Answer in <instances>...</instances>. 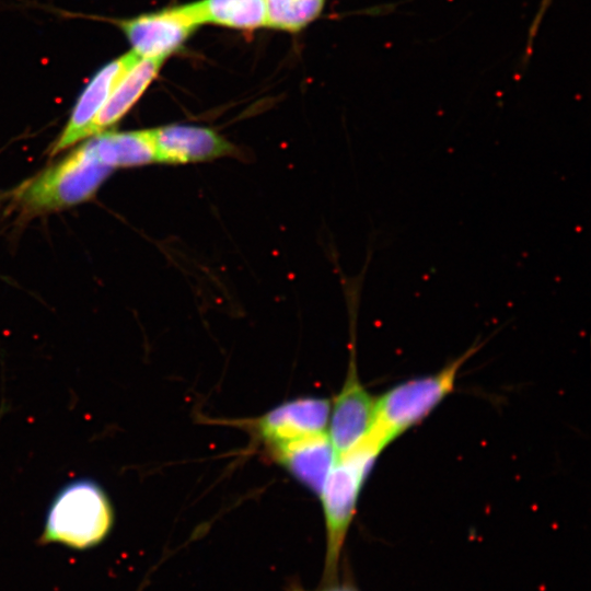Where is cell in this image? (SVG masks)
<instances>
[{
    "instance_id": "11",
    "label": "cell",
    "mask_w": 591,
    "mask_h": 591,
    "mask_svg": "<svg viewBox=\"0 0 591 591\" xmlns=\"http://www.w3.org/2000/svg\"><path fill=\"white\" fill-rule=\"evenodd\" d=\"M164 60L138 58L118 81L95 117L89 137L105 131L120 120L157 78Z\"/></svg>"
},
{
    "instance_id": "12",
    "label": "cell",
    "mask_w": 591,
    "mask_h": 591,
    "mask_svg": "<svg viewBox=\"0 0 591 591\" xmlns=\"http://www.w3.org/2000/svg\"><path fill=\"white\" fill-rule=\"evenodd\" d=\"M88 142L99 161L112 170L157 162L151 129L103 131Z\"/></svg>"
},
{
    "instance_id": "10",
    "label": "cell",
    "mask_w": 591,
    "mask_h": 591,
    "mask_svg": "<svg viewBox=\"0 0 591 591\" xmlns=\"http://www.w3.org/2000/svg\"><path fill=\"white\" fill-rule=\"evenodd\" d=\"M268 450L279 465L317 496L336 459L327 432L269 447Z\"/></svg>"
},
{
    "instance_id": "13",
    "label": "cell",
    "mask_w": 591,
    "mask_h": 591,
    "mask_svg": "<svg viewBox=\"0 0 591 591\" xmlns=\"http://www.w3.org/2000/svg\"><path fill=\"white\" fill-rule=\"evenodd\" d=\"M196 23L251 32L266 27L265 0H198L187 3Z\"/></svg>"
},
{
    "instance_id": "1",
    "label": "cell",
    "mask_w": 591,
    "mask_h": 591,
    "mask_svg": "<svg viewBox=\"0 0 591 591\" xmlns=\"http://www.w3.org/2000/svg\"><path fill=\"white\" fill-rule=\"evenodd\" d=\"M385 448L370 433L336 456L318 495L325 522L322 583L338 579L339 561L358 500L376 459Z\"/></svg>"
},
{
    "instance_id": "15",
    "label": "cell",
    "mask_w": 591,
    "mask_h": 591,
    "mask_svg": "<svg viewBox=\"0 0 591 591\" xmlns=\"http://www.w3.org/2000/svg\"><path fill=\"white\" fill-rule=\"evenodd\" d=\"M287 591H359V589L352 583L351 580L343 579L339 581L337 579L329 583H322L321 587L313 590L305 589L297 583H291L287 588Z\"/></svg>"
},
{
    "instance_id": "5",
    "label": "cell",
    "mask_w": 591,
    "mask_h": 591,
    "mask_svg": "<svg viewBox=\"0 0 591 591\" xmlns=\"http://www.w3.org/2000/svg\"><path fill=\"white\" fill-rule=\"evenodd\" d=\"M118 25L135 55L164 61L199 27L187 3L124 19Z\"/></svg>"
},
{
    "instance_id": "9",
    "label": "cell",
    "mask_w": 591,
    "mask_h": 591,
    "mask_svg": "<svg viewBox=\"0 0 591 591\" xmlns=\"http://www.w3.org/2000/svg\"><path fill=\"white\" fill-rule=\"evenodd\" d=\"M155 160L185 164L231 154L233 146L208 127L174 124L151 129Z\"/></svg>"
},
{
    "instance_id": "7",
    "label": "cell",
    "mask_w": 591,
    "mask_h": 591,
    "mask_svg": "<svg viewBox=\"0 0 591 591\" xmlns=\"http://www.w3.org/2000/svg\"><path fill=\"white\" fill-rule=\"evenodd\" d=\"M332 402L305 396L283 402L254 421L267 448L327 432Z\"/></svg>"
},
{
    "instance_id": "14",
    "label": "cell",
    "mask_w": 591,
    "mask_h": 591,
    "mask_svg": "<svg viewBox=\"0 0 591 591\" xmlns=\"http://www.w3.org/2000/svg\"><path fill=\"white\" fill-rule=\"evenodd\" d=\"M266 27L299 32L322 12L325 0H265Z\"/></svg>"
},
{
    "instance_id": "3",
    "label": "cell",
    "mask_w": 591,
    "mask_h": 591,
    "mask_svg": "<svg viewBox=\"0 0 591 591\" xmlns=\"http://www.w3.org/2000/svg\"><path fill=\"white\" fill-rule=\"evenodd\" d=\"M478 348L471 347L439 371L401 382L376 397L370 433L386 448L421 422L453 392L463 364Z\"/></svg>"
},
{
    "instance_id": "6",
    "label": "cell",
    "mask_w": 591,
    "mask_h": 591,
    "mask_svg": "<svg viewBox=\"0 0 591 591\" xmlns=\"http://www.w3.org/2000/svg\"><path fill=\"white\" fill-rule=\"evenodd\" d=\"M376 397L360 382L356 358L351 357L341 390L331 406L327 436L336 456L367 437L375 417Z\"/></svg>"
},
{
    "instance_id": "2",
    "label": "cell",
    "mask_w": 591,
    "mask_h": 591,
    "mask_svg": "<svg viewBox=\"0 0 591 591\" xmlns=\"http://www.w3.org/2000/svg\"><path fill=\"white\" fill-rule=\"evenodd\" d=\"M114 521V509L103 487L92 478H78L59 489L50 502L39 543L90 549L107 538Z\"/></svg>"
},
{
    "instance_id": "8",
    "label": "cell",
    "mask_w": 591,
    "mask_h": 591,
    "mask_svg": "<svg viewBox=\"0 0 591 591\" xmlns=\"http://www.w3.org/2000/svg\"><path fill=\"white\" fill-rule=\"evenodd\" d=\"M138 58L130 50L97 70L77 100L65 129L51 149L53 155L89 137L90 128L99 112L118 81Z\"/></svg>"
},
{
    "instance_id": "16",
    "label": "cell",
    "mask_w": 591,
    "mask_h": 591,
    "mask_svg": "<svg viewBox=\"0 0 591 591\" xmlns=\"http://www.w3.org/2000/svg\"><path fill=\"white\" fill-rule=\"evenodd\" d=\"M551 2H552V0H543L542 1V4H541V7L538 9V13L535 16L534 22H533L532 27H531V32H530L531 39L534 37V35H535V33L537 31V27H538V25L541 23V20H542L543 15H544V13H545V11L548 8Z\"/></svg>"
},
{
    "instance_id": "4",
    "label": "cell",
    "mask_w": 591,
    "mask_h": 591,
    "mask_svg": "<svg viewBox=\"0 0 591 591\" xmlns=\"http://www.w3.org/2000/svg\"><path fill=\"white\" fill-rule=\"evenodd\" d=\"M112 171L99 161L86 141L21 186L16 200L27 212L70 207L90 199Z\"/></svg>"
}]
</instances>
